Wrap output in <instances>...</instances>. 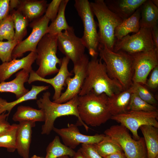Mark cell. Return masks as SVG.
Listing matches in <instances>:
<instances>
[{
    "label": "cell",
    "instance_id": "cell-18",
    "mask_svg": "<svg viewBox=\"0 0 158 158\" xmlns=\"http://www.w3.org/2000/svg\"><path fill=\"white\" fill-rule=\"evenodd\" d=\"M35 123L24 121L18 124L16 135V150L23 158H29L31 141L32 128Z\"/></svg>",
    "mask_w": 158,
    "mask_h": 158
},
{
    "label": "cell",
    "instance_id": "cell-3",
    "mask_svg": "<svg viewBox=\"0 0 158 158\" xmlns=\"http://www.w3.org/2000/svg\"><path fill=\"white\" fill-rule=\"evenodd\" d=\"M78 101L79 116L87 126H99L111 119L109 97L105 94L96 95L90 92L78 95Z\"/></svg>",
    "mask_w": 158,
    "mask_h": 158
},
{
    "label": "cell",
    "instance_id": "cell-35",
    "mask_svg": "<svg viewBox=\"0 0 158 158\" xmlns=\"http://www.w3.org/2000/svg\"><path fill=\"white\" fill-rule=\"evenodd\" d=\"M130 88L132 93L135 94L147 102L154 106L157 104V100L153 95L142 84L133 83Z\"/></svg>",
    "mask_w": 158,
    "mask_h": 158
},
{
    "label": "cell",
    "instance_id": "cell-11",
    "mask_svg": "<svg viewBox=\"0 0 158 158\" xmlns=\"http://www.w3.org/2000/svg\"><path fill=\"white\" fill-rule=\"evenodd\" d=\"M90 60L88 56L85 54L78 61L73 63V77H68L66 81L67 86L65 91L62 93L59 99L53 101L57 103H65L78 95L85 78L88 64Z\"/></svg>",
    "mask_w": 158,
    "mask_h": 158
},
{
    "label": "cell",
    "instance_id": "cell-44",
    "mask_svg": "<svg viewBox=\"0 0 158 158\" xmlns=\"http://www.w3.org/2000/svg\"><path fill=\"white\" fill-rule=\"evenodd\" d=\"M20 2V0H10L9 3L10 11L13 9H14L15 8H17L19 5Z\"/></svg>",
    "mask_w": 158,
    "mask_h": 158
},
{
    "label": "cell",
    "instance_id": "cell-9",
    "mask_svg": "<svg viewBox=\"0 0 158 158\" xmlns=\"http://www.w3.org/2000/svg\"><path fill=\"white\" fill-rule=\"evenodd\" d=\"M154 49L151 28L142 27L133 35H128L116 40L113 51H121L131 55Z\"/></svg>",
    "mask_w": 158,
    "mask_h": 158
},
{
    "label": "cell",
    "instance_id": "cell-25",
    "mask_svg": "<svg viewBox=\"0 0 158 158\" xmlns=\"http://www.w3.org/2000/svg\"><path fill=\"white\" fill-rule=\"evenodd\" d=\"M49 86L32 85L31 89L22 97L13 101L8 102L0 97V115L7 111L9 114L12 109L17 105L29 100L37 99L41 92L48 90Z\"/></svg>",
    "mask_w": 158,
    "mask_h": 158
},
{
    "label": "cell",
    "instance_id": "cell-47",
    "mask_svg": "<svg viewBox=\"0 0 158 158\" xmlns=\"http://www.w3.org/2000/svg\"><path fill=\"white\" fill-rule=\"evenodd\" d=\"M30 158H43L39 156H37L35 155H33L32 157Z\"/></svg>",
    "mask_w": 158,
    "mask_h": 158
},
{
    "label": "cell",
    "instance_id": "cell-23",
    "mask_svg": "<svg viewBox=\"0 0 158 158\" xmlns=\"http://www.w3.org/2000/svg\"><path fill=\"white\" fill-rule=\"evenodd\" d=\"M132 93L130 87L109 97L110 110L112 116L120 114L128 111Z\"/></svg>",
    "mask_w": 158,
    "mask_h": 158
},
{
    "label": "cell",
    "instance_id": "cell-34",
    "mask_svg": "<svg viewBox=\"0 0 158 158\" xmlns=\"http://www.w3.org/2000/svg\"><path fill=\"white\" fill-rule=\"evenodd\" d=\"M151 112L158 111L156 107L141 99L136 94H132L128 111Z\"/></svg>",
    "mask_w": 158,
    "mask_h": 158
},
{
    "label": "cell",
    "instance_id": "cell-48",
    "mask_svg": "<svg viewBox=\"0 0 158 158\" xmlns=\"http://www.w3.org/2000/svg\"><path fill=\"white\" fill-rule=\"evenodd\" d=\"M58 158H69V157L67 156H63Z\"/></svg>",
    "mask_w": 158,
    "mask_h": 158
},
{
    "label": "cell",
    "instance_id": "cell-17",
    "mask_svg": "<svg viewBox=\"0 0 158 158\" xmlns=\"http://www.w3.org/2000/svg\"><path fill=\"white\" fill-rule=\"evenodd\" d=\"M37 54L32 51L21 59H13L0 65V83L4 82L12 75L21 69L32 70V66L36 60Z\"/></svg>",
    "mask_w": 158,
    "mask_h": 158
},
{
    "label": "cell",
    "instance_id": "cell-32",
    "mask_svg": "<svg viewBox=\"0 0 158 158\" xmlns=\"http://www.w3.org/2000/svg\"><path fill=\"white\" fill-rule=\"evenodd\" d=\"M18 126V124L14 123L11 128L0 134V147L6 148L9 152L16 150Z\"/></svg>",
    "mask_w": 158,
    "mask_h": 158
},
{
    "label": "cell",
    "instance_id": "cell-41",
    "mask_svg": "<svg viewBox=\"0 0 158 158\" xmlns=\"http://www.w3.org/2000/svg\"><path fill=\"white\" fill-rule=\"evenodd\" d=\"M9 0H0V23L9 14Z\"/></svg>",
    "mask_w": 158,
    "mask_h": 158
},
{
    "label": "cell",
    "instance_id": "cell-42",
    "mask_svg": "<svg viewBox=\"0 0 158 158\" xmlns=\"http://www.w3.org/2000/svg\"><path fill=\"white\" fill-rule=\"evenodd\" d=\"M152 36L155 49L158 51V28L157 25L151 28Z\"/></svg>",
    "mask_w": 158,
    "mask_h": 158
},
{
    "label": "cell",
    "instance_id": "cell-43",
    "mask_svg": "<svg viewBox=\"0 0 158 158\" xmlns=\"http://www.w3.org/2000/svg\"><path fill=\"white\" fill-rule=\"evenodd\" d=\"M103 158H126V157L123 151H122L111 154Z\"/></svg>",
    "mask_w": 158,
    "mask_h": 158
},
{
    "label": "cell",
    "instance_id": "cell-36",
    "mask_svg": "<svg viewBox=\"0 0 158 158\" xmlns=\"http://www.w3.org/2000/svg\"><path fill=\"white\" fill-rule=\"evenodd\" d=\"M19 43L14 40L6 42L0 41V59L3 63L12 60L11 56L13 51Z\"/></svg>",
    "mask_w": 158,
    "mask_h": 158
},
{
    "label": "cell",
    "instance_id": "cell-30",
    "mask_svg": "<svg viewBox=\"0 0 158 158\" xmlns=\"http://www.w3.org/2000/svg\"><path fill=\"white\" fill-rule=\"evenodd\" d=\"M10 12L15 29L14 40L20 42L27 33V28L29 21L18 10L14 9Z\"/></svg>",
    "mask_w": 158,
    "mask_h": 158
},
{
    "label": "cell",
    "instance_id": "cell-21",
    "mask_svg": "<svg viewBox=\"0 0 158 158\" xmlns=\"http://www.w3.org/2000/svg\"><path fill=\"white\" fill-rule=\"evenodd\" d=\"M48 5L47 1L45 0H20L16 9L25 16L29 21L32 22L42 16Z\"/></svg>",
    "mask_w": 158,
    "mask_h": 158
},
{
    "label": "cell",
    "instance_id": "cell-28",
    "mask_svg": "<svg viewBox=\"0 0 158 158\" xmlns=\"http://www.w3.org/2000/svg\"><path fill=\"white\" fill-rule=\"evenodd\" d=\"M68 0H62L57 15L55 19L48 26L47 33L58 35L62 32L70 29L65 16V11Z\"/></svg>",
    "mask_w": 158,
    "mask_h": 158
},
{
    "label": "cell",
    "instance_id": "cell-4",
    "mask_svg": "<svg viewBox=\"0 0 158 158\" xmlns=\"http://www.w3.org/2000/svg\"><path fill=\"white\" fill-rule=\"evenodd\" d=\"M50 93L48 91L43 93L42 97L37 100L38 107L42 109L45 115L44 123L42 127L41 134L49 135L53 130L54 122L60 117L73 115L78 119V124L83 126L87 131L89 128L81 120L78 111V95L63 103H57L50 100Z\"/></svg>",
    "mask_w": 158,
    "mask_h": 158
},
{
    "label": "cell",
    "instance_id": "cell-19",
    "mask_svg": "<svg viewBox=\"0 0 158 158\" xmlns=\"http://www.w3.org/2000/svg\"><path fill=\"white\" fill-rule=\"evenodd\" d=\"M146 0H106L108 8L123 20L133 15Z\"/></svg>",
    "mask_w": 158,
    "mask_h": 158
},
{
    "label": "cell",
    "instance_id": "cell-10",
    "mask_svg": "<svg viewBox=\"0 0 158 158\" xmlns=\"http://www.w3.org/2000/svg\"><path fill=\"white\" fill-rule=\"evenodd\" d=\"M158 111L147 112L129 110L123 113L112 116L111 119L120 123L132 133L133 138L138 140L140 137L138 133L140 127L150 125L158 128Z\"/></svg>",
    "mask_w": 158,
    "mask_h": 158
},
{
    "label": "cell",
    "instance_id": "cell-15",
    "mask_svg": "<svg viewBox=\"0 0 158 158\" xmlns=\"http://www.w3.org/2000/svg\"><path fill=\"white\" fill-rule=\"evenodd\" d=\"M53 130L61 138L64 144L73 149L80 144H94L102 141L105 137L104 134L89 135L82 134L78 126L68 124L67 127L61 128H53Z\"/></svg>",
    "mask_w": 158,
    "mask_h": 158
},
{
    "label": "cell",
    "instance_id": "cell-14",
    "mask_svg": "<svg viewBox=\"0 0 158 158\" xmlns=\"http://www.w3.org/2000/svg\"><path fill=\"white\" fill-rule=\"evenodd\" d=\"M57 43L59 51L73 63L79 60L85 54V45L81 38L75 35L72 26L58 34Z\"/></svg>",
    "mask_w": 158,
    "mask_h": 158
},
{
    "label": "cell",
    "instance_id": "cell-7",
    "mask_svg": "<svg viewBox=\"0 0 158 158\" xmlns=\"http://www.w3.org/2000/svg\"><path fill=\"white\" fill-rule=\"evenodd\" d=\"M74 6L83 26V42L92 57H98L99 37L90 2L87 0H75Z\"/></svg>",
    "mask_w": 158,
    "mask_h": 158
},
{
    "label": "cell",
    "instance_id": "cell-20",
    "mask_svg": "<svg viewBox=\"0 0 158 158\" xmlns=\"http://www.w3.org/2000/svg\"><path fill=\"white\" fill-rule=\"evenodd\" d=\"M31 71L22 69L16 73V78L12 80L0 83V92L13 93L16 99L22 97L29 91L25 87L24 83L28 82L29 74Z\"/></svg>",
    "mask_w": 158,
    "mask_h": 158
},
{
    "label": "cell",
    "instance_id": "cell-12",
    "mask_svg": "<svg viewBox=\"0 0 158 158\" xmlns=\"http://www.w3.org/2000/svg\"><path fill=\"white\" fill-rule=\"evenodd\" d=\"M49 21L44 15L30 23V26L32 29V32L26 39L15 47L12 54V59L22 57L27 52L36 51L39 42L47 33Z\"/></svg>",
    "mask_w": 158,
    "mask_h": 158
},
{
    "label": "cell",
    "instance_id": "cell-13",
    "mask_svg": "<svg viewBox=\"0 0 158 158\" xmlns=\"http://www.w3.org/2000/svg\"><path fill=\"white\" fill-rule=\"evenodd\" d=\"M133 56V83L146 85L150 72L158 66V51L153 50L131 54Z\"/></svg>",
    "mask_w": 158,
    "mask_h": 158
},
{
    "label": "cell",
    "instance_id": "cell-8",
    "mask_svg": "<svg viewBox=\"0 0 158 158\" xmlns=\"http://www.w3.org/2000/svg\"><path fill=\"white\" fill-rule=\"evenodd\" d=\"M104 133L119 144L126 158H147L143 138L140 137L138 140H134L124 126L121 124L112 126Z\"/></svg>",
    "mask_w": 158,
    "mask_h": 158
},
{
    "label": "cell",
    "instance_id": "cell-1",
    "mask_svg": "<svg viewBox=\"0 0 158 158\" xmlns=\"http://www.w3.org/2000/svg\"><path fill=\"white\" fill-rule=\"evenodd\" d=\"M124 90L117 80L108 75L104 63L97 57H92L88 63L86 77L78 95L89 92L96 95L105 94L110 97Z\"/></svg>",
    "mask_w": 158,
    "mask_h": 158
},
{
    "label": "cell",
    "instance_id": "cell-22",
    "mask_svg": "<svg viewBox=\"0 0 158 158\" xmlns=\"http://www.w3.org/2000/svg\"><path fill=\"white\" fill-rule=\"evenodd\" d=\"M140 7L130 16L123 20L115 28V37L116 40L121 39L130 33H135L140 30Z\"/></svg>",
    "mask_w": 158,
    "mask_h": 158
},
{
    "label": "cell",
    "instance_id": "cell-37",
    "mask_svg": "<svg viewBox=\"0 0 158 158\" xmlns=\"http://www.w3.org/2000/svg\"><path fill=\"white\" fill-rule=\"evenodd\" d=\"M62 0H53L48 4L44 15L51 22L56 18L58 14Z\"/></svg>",
    "mask_w": 158,
    "mask_h": 158
},
{
    "label": "cell",
    "instance_id": "cell-33",
    "mask_svg": "<svg viewBox=\"0 0 158 158\" xmlns=\"http://www.w3.org/2000/svg\"><path fill=\"white\" fill-rule=\"evenodd\" d=\"M14 24L10 14H9L0 23V41L14 40Z\"/></svg>",
    "mask_w": 158,
    "mask_h": 158
},
{
    "label": "cell",
    "instance_id": "cell-2",
    "mask_svg": "<svg viewBox=\"0 0 158 158\" xmlns=\"http://www.w3.org/2000/svg\"><path fill=\"white\" fill-rule=\"evenodd\" d=\"M98 55L104 63L109 76L118 82L124 90L133 84V74L132 55L124 52H115L99 44Z\"/></svg>",
    "mask_w": 158,
    "mask_h": 158
},
{
    "label": "cell",
    "instance_id": "cell-27",
    "mask_svg": "<svg viewBox=\"0 0 158 158\" xmlns=\"http://www.w3.org/2000/svg\"><path fill=\"white\" fill-rule=\"evenodd\" d=\"M12 119L14 121L19 122H44L45 115L41 109H37L29 106L20 105L17 107Z\"/></svg>",
    "mask_w": 158,
    "mask_h": 158
},
{
    "label": "cell",
    "instance_id": "cell-46",
    "mask_svg": "<svg viewBox=\"0 0 158 158\" xmlns=\"http://www.w3.org/2000/svg\"><path fill=\"white\" fill-rule=\"evenodd\" d=\"M153 4L156 6L158 7V0H151Z\"/></svg>",
    "mask_w": 158,
    "mask_h": 158
},
{
    "label": "cell",
    "instance_id": "cell-16",
    "mask_svg": "<svg viewBox=\"0 0 158 158\" xmlns=\"http://www.w3.org/2000/svg\"><path fill=\"white\" fill-rule=\"evenodd\" d=\"M70 60L66 56L62 59V62L59 70L56 75L52 78L47 79L41 78L38 75L32 70L29 74L28 83L30 84L33 82L39 81L50 84L54 90L52 99L53 101L57 99L60 96L64 87L66 86L67 79L73 75V74L69 71L68 70V65Z\"/></svg>",
    "mask_w": 158,
    "mask_h": 158
},
{
    "label": "cell",
    "instance_id": "cell-38",
    "mask_svg": "<svg viewBox=\"0 0 158 158\" xmlns=\"http://www.w3.org/2000/svg\"><path fill=\"white\" fill-rule=\"evenodd\" d=\"M80 149L85 158H103L97 152L93 144H82Z\"/></svg>",
    "mask_w": 158,
    "mask_h": 158
},
{
    "label": "cell",
    "instance_id": "cell-45",
    "mask_svg": "<svg viewBox=\"0 0 158 158\" xmlns=\"http://www.w3.org/2000/svg\"><path fill=\"white\" fill-rule=\"evenodd\" d=\"M71 158H85L79 149L75 152L74 155Z\"/></svg>",
    "mask_w": 158,
    "mask_h": 158
},
{
    "label": "cell",
    "instance_id": "cell-31",
    "mask_svg": "<svg viewBox=\"0 0 158 158\" xmlns=\"http://www.w3.org/2000/svg\"><path fill=\"white\" fill-rule=\"evenodd\" d=\"M93 145L97 152L103 158L115 153L123 151L117 142L106 135L102 141Z\"/></svg>",
    "mask_w": 158,
    "mask_h": 158
},
{
    "label": "cell",
    "instance_id": "cell-6",
    "mask_svg": "<svg viewBox=\"0 0 158 158\" xmlns=\"http://www.w3.org/2000/svg\"><path fill=\"white\" fill-rule=\"evenodd\" d=\"M58 35L46 33L37 45L35 61L39 68L35 72L41 78L57 73L59 70L57 65L60 66L62 59L56 55Z\"/></svg>",
    "mask_w": 158,
    "mask_h": 158
},
{
    "label": "cell",
    "instance_id": "cell-5",
    "mask_svg": "<svg viewBox=\"0 0 158 158\" xmlns=\"http://www.w3.org/2000/svg\"><path fill=\"white\" fill-rule=\"evenodd\" d=\"M90 5L98 22L99 44L114 51L115 30L123 20L108 8L104 0H95Z\"/></svg>",
    "mask_w": 158,
    "mask_h": 158
},
{
    "label": "cell",
    "instance_id": "cell-39",
    "mask_svg": "<svg viewBox=\"0 0 158 158\" xmlns=\"http://www.w3.org/2000/svg\"><path fill=\"white\" fill-rule=\"evenodd\" d=\"M146 85L152 89H155L158 87V66L152 70L150 76L147 81Z\"/></svg>",
    "mask_w": 158,
    "mask_h": 158
},
{
    "label": "cell",
    "instance_id": "cell-29",
    "mask_svg": "<svg viewBox=\"0 0 158 158\" xmlns=\"http://www.w3.org/2000/svg\"><path fill=\"white\" fill-rule=\"evenodd\" d=\"M75 152L73 149L63 144L59 136H56L47 147L45 158H58L65 156L72 157Z\"/></svg>",
    "mask_w": 158,
    "mask_h": 158
},
{
    "label": "cell",
    "instance_id": "cell-49",
    "mask_svg": "<svg viewBox=\"0 0 158 158\" xmlns=\"http://www.w3.org/2000/svg\"><path fill=\"white\" fill-rule=\"evenodd\" d=\"M155 158H158V155Z\"/></svg>",
    "mask_w": 158,
    "mask_h": 158
},
{
    "label": "cell",
    "instance_id": "cell-24",
    "mask_svg": "<svg viewBox=\"0 0 158 158\" xmlns=\"http://www.w3.org/2000/svg\"><path fill=\"white\" fill-rule=\"evenodd\" d=\"M139 128L144 136L147 158H155L158 155V128L144 125Z\"/></svg>",
    "mask_w": 158,
    "mask_h": 158
},
{
    "label": "cell",
    "instance_id": "cell-40",
    "mask_svg": "<svg viewBox=\"0 0 158 158\" xmlns=\"http://www.w3.org/2000/svg\"><path fill=\"white\" fill-rule=\"evenodd\" d=\"M9 114L4 112L0 115V134L11 128L13 124L11 125L7 119Z\"/></svg>",
    "mask_w": 158,
    "mask_h": 158
},
{
    "label": "cell",
    "instance_id": "cell-26",
    "mask_svg": "<svg viewBox=\"0 0 158 158\" xmlns=\"http://www.w3.org/2000/svg\"><path fill=\"white\" fill-rule=\"evenodd\" d=\"M140 28H151L157 25L158 7L151 0H146L140 6Z\"/></svg>",
    "mask_w": 158,
    "mask_h": 158
}]
</instances>
